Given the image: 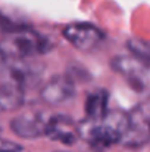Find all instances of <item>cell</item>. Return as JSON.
I'll return each instance as SVG.
<instances>
[{"instance_id":"1","label":"cell","mask_w":150,"mask_h":152,"mask_svg":"<svg viewBox=\"0 0 150 152\" xmlns=\"http://www.w3.org/2000/svg\"><path fill=\"white\" fill-rule=\"evenodd\" d=\"M80 126V137L96 148H109L121 142L127 126L128 114L122 111H107V114L97 121L86 118Z\"/></svg>"},{"instance_id":"2","label":"cell","mask_w":150,"mask_h":152,"mask_svg":"<svg viewBox=\"0 0 150 152\" xmlns=\"http://www.w3.org/2000/svg\"><path fill=\"white\" fill-rule=\"evenodd\" d=\"M51 49L49 39L37 31L19 27L3 33L0 37V55L10 59H28L47 53Z\"/></svg>"},{"instance_id":"3","label":"cell","mask_w":150,"mask_h":152,"mask_svg":"<svg viewBox=\"0 0 150 152\" xmlns=\"http://www.w3.org/2000/svg\"><path fill=\"white\" fill-rule=\"evenodd\" d=\"M110 68L118 72L134 92L150 98V59L134 53L119 55L110 61Z\"/></svg>"},{"instance_id":"4","label":"cell","mask_w":150,"mask_h":152,"mask_svg":"<svg viewBox=\"0 0 150 152\" xmlns=\"http://www.w3.org/2000/svg\"><path fill=\"white\" fill-rule=\"evenodd\" d=\"M119 143L133 149L150 143V98L128 112V126Z\"/></svg>"},{"instance_id":"5","label":"cell","mask_w":150,"mask_h":152,"mask_svg":"<svg viewBox=\"0 0 150 152\" xmlns=\"http://www.w3.org/2000/svg\"><path fill=\"white\" fill-rule=\"evenodd\" d=\"M62 34L74 48H77L81 52H93L104 40V34L101 33V30L91 24H84V22L66 25Z\"/></svg>"},{"instance_id":"6","label":"cell","mask_w":150,"mask_h":152,"mask_svg":"<svg viewBox=\"0 0 150 152\" xmlns=\"http://www.w3.org/2000/svg\"><path fill=\"white\" fill-rule=\"evenodd\" d=\"M1 75L3 80L15 81L27 87L30 83H33L36 78L41 74V65L33 64L28 59H10L3 58L1 64Z\"/></svg>"},{"instance_id":"7","label":"cell","mask_w":150,"mask_h":152,"mask_svg":"<svg viewBox=\"0 0 150 152\" xmlns=\"http://www.w3.org/2000/svg\"><path fill=\"white\" fill-rule=\"evenodd\" d=\"M50 140L59 142L62 145L71 146L74 145L80 137V126L68 115H51L47 120L46 134Z\"/></svg>"},{"instance_id":"8","label":"cell","mask_w":150,"mask_h":152,"mask_svg":"<svg viewBox=\"0 0 150 152\" xmlns=\"http://www.w3.org/2000/svg\"><path fill=\"white\" fill-rule=\"evenodd\" d=\"M47 120L41 112H25L21 115H16L10 121V130L24 139H37L40 136L46 134Z\"/></svg>"},{"instance_id":"9","label":"cell","mask_w":150,"mask_h":152,"mask_svg":"<svg viewBox=\"0 0 150 152\" xmlns=\"http://www.w3.org/2000/svg\"><path fill=\"white\" fill-rule=\"evenodd\" d=\"M75 96V84L68 75H56L50 78L40 90V98L49 105H62Z\"/></svg>"},{"instance_id":"10","label":"cell","mask_w":150,"mask_h":152,"mask_svg":"<svg viewBox=\"0 0 150 152\" xmlns=\"http://www.w3.org/2000/svg\"><path fill=\"white\" fill-rule=\"evenodd\" d=\"M25 102V87L19 83L3 80L0 83V111H16Z\"/></svg>"},{"instance_id":"11","label":"cell","mask_w":150,"mask_h":152,"mask_svg":"<svg viewBox=\"0 0 150 152\" xmlns=\"http://www.w3.org/2000/svg\"><path fill=\"white\" fill-rule=\"evenodd\" d=\"M107 103H109V93L104 89H97L91 92L86 99V115L88 120L97 121L101 120L107 114Z\"/></svg>"},{"instance_id":"12","label":"cell","mask_w":150,"mask_h":152,"mask_svg":"<svg viewBox=\"0 0 150 152\" xmlns=\"http://www.w3.org/2000/svg\"><path fill=\"white\" fill-rule=\"evenodd\" d=\"M127 48L128 50L137 56H141V58H146L150 59V43L149 42H144V40H140V39H131L127 42Z\"/></svg>"},{"instance_id":"13","label":"cell","mask_w":150,"mask_h":152,"mask_svg":"<svg viewBox=\"0 0 150 152\" xmlns=\"http://www.w3.org/2000/svg\"><path fill=\"white\" fill-rule=\"evenodd\" d=\"M57 152H66V151H57Z\"/></svg>"}]
</instances>
